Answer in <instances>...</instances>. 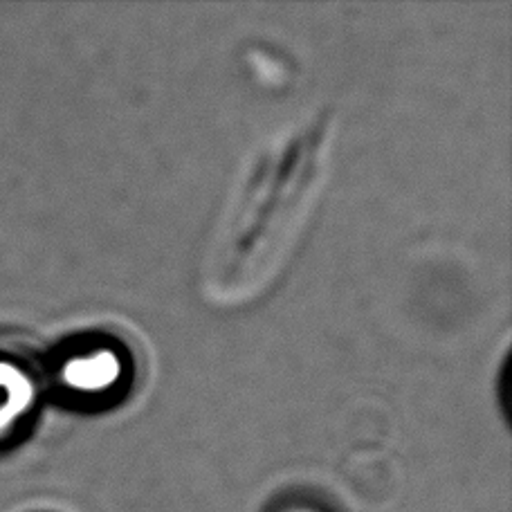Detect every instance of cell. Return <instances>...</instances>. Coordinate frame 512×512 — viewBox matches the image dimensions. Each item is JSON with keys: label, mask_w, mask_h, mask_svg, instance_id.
<instances>
[{"label": "cell", "mask_w": 512, "mask_h": 512, "mask_svg": "<svg viewBox=\"0 0 512 512\" xmlns=\"http://www.w3.org/2000/svg\"><path fill=\"white\" fill-rule=\"evenodd\" d=\"M322 169L317 133L283 146L277 158L263 162L250 180L239 207L227 223L214 261V286L227 295L265 281L283 250L295 241L308 212Z\"/></svg>", "instance_id": "1"}, {"label": "cell", "mask_w": 512, "mask_h": 512, "mask_svg": "<svg viewBox=\"0 0 512 512\" xmlns=\"http://www.w3.org/2000/svg\"><path fill=\"white\" fill-rule=\"evenodd\" d=\"M36 389L30 373L18 364L0 360V436L12 432L30 414Z\"/></svg>", "instance_id": "2"}, {"label": "cell", "mask_w": 512, "mask_h": 512, "mask_svg": "<svg viewBox=\"0 0 512 512\" xmlns=\"http://www.w3.org/2000/svg\"><path fill=\"white\" fill-rule=\"evenodd\" d=\"M63 382L77 391H104L120 378V360L111 351H95L72 358L63 367Z\"/></svg>", "instance_id": "3"}, {"label": "cell", "mask_w": 512, "mask_h": 512, "mask_svg": "<svg viewBox=\"0 0 512 512\" xmlns=\"http://www.w3.org/2000/svg\"><path fill=\"white\" fill-rule=\"evenodd\" d=\"M277 512H324V510L313 508V506H290V508H283V510H277Z\"/></svg>", "instance_id": "4"}]
</instances>
